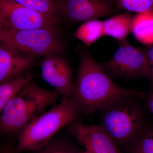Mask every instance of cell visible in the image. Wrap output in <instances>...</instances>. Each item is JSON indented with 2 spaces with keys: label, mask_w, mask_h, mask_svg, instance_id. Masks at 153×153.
<instances>
[{
  "label": "cell",
  "mask_w": 153,
  "mask_h": 153,
  "mask_svg": "<svg viewBox=\"0 0 153 153\" xmlns=\"http://www.w3.org/2000/svg\"><path fill=\"white\" fill-rule=\"evenodd\" d=\"M61 19L72 24L112 13L113 0H55Z\"/></svg>",
  "instance_id": "obj_8"
},
{
  "label": "cell",
  "mask_w": 153,
  "mask_h": 153,
  "mask_svg": "<svg viewBox=\"0 0 153 153\" xmlns=\"http://www.w3.org/2000/svg\"><path fill=\"white\" fill-rule=\"evenodd\" d=\"M5 29L0 24V42H2L6 32Z\"/></svg>",
  "instance_id": "obj_23"
},
{
  "label": "cell",
  "mask_w": 153,
  "mask_h": 153,
  "mask_svg": "<svg viewBox=\"0 0 153 153\" xmlns=\"http://www.w3.org/2000/svg\"><path fill=\"white\" fill-rule=\"evenodd\" d=\"M131 33L141 43L153 44V10L140 13L133 17Z\"/></svg>",
  "instance_id": "obj_12"
},
{
  "label": "cell",
  "mask_w": 153,
  "mask_h": 153,
  "mask_svg": "<svg viewBox=\"0 0 153 153\" xmlns=\"http://www.w3.org/2000/svg\"><path fill=\"white\" fill-rule=\"evenodd\" d=\"M61 20L27 8L12 0H0V24L7 31L55 26Z\"/></svg>",
  "instance_id": "obj_7"
},
{
  "label": "cell",
  "mask_w": 153,
  "mask_h": 153,
  "mask_svg": "<svg viewBox=\"0 0 153 153\" xmlns=\"http://www.w3.org/2000/svg\"><path fill=\"white\" fill-rule=\"evenodd\" d=\"M41 13L61 19L55 0H12ZM62 20V19H61Z\"/></svg>",
  "instance_id": "obj_16"
},
{
  "label": "cell",
  "mask_w": 153,
  "mask_h": 153,
  "mask_svg": "<svg viewBox=\"0 0 153 153\" xmlns=\"http://www.w3.org/2000/svg\"><path fill=\"white\" fill-rule=\"evenodd\" d=\"M147 103L149 108L153 115V91L148 96Z\"/></svg>",
  "instance_id": "obj_22"
},
{
  "label": "cell",
  "mask_w": 153,
  "mask_h": 153,
  "mask_svg": "<svg viewBox=\"0 0 153 153\" xmlns=\"http://www.w3.org/2000/svg\"><path fill=\"white\" fill-rule=\"evenodd\" d=\"M139 95L135 91L117 85L89 53L82 55L70 97L79 113L91 114L118 100Z\"/></svg>",
  "instance_id": "obj_1"
},
{
  "label": "cell",
  "mask_w": 153,
  "mask_h": 153,
  "mask_svg": "<svg viewBox=\"0 0 153 153\" xmlns=\"http://www.w3.org/2000/svg\"><path fill=\"white\" fill-rule=\"evenodd\" d=\"M74 36L88 47L104 36L103 21L92 19L83 22L76 29Z\"/></svg>",
  "instance_id": "obj_14"
},
{
  "label": "cell",
  "mask_w": 153,
  "mask_h": 153,
  "mask_svg": "<svg viewBox=\"0 0 153 153\" xmlns=\"http://www.w3.org/2000/svg\"><path fill=\"white\" fill-rule=\"evenodd\" d=\"M131 97L115 101L104 108L101 126L116 143L124 144L133 139L139 130L142 116Z\"/></svg>",
  "instance_id": "obj_5"
},
{
  "label": "cell",
  "mask_w": 153,
  "mask_h": 153,
  "mask_svg": "<svg viewBox=\"0 0 153 153\" xmlns=\"http://www.w3.org/2000/svg\"><path fill=\"white\" fill-rule=\"evenodd\" d=\"M131 153H153V131H149L142 135Z\"/></svg>",
  "instance_id": "obj_19"
},
{
  "label": "cell",
  "mask_w": 153,
  "mask_h": 153,
  "mask_svg": "<svg viewBox=\"0 0 153 153\" xmlns=\"http://www.w3.org/2000/svg\"><path fill=\"white\" fill-rule=\"evenodd\" d=\"M112 57L101 64L108 75L135 78H149L151 64L146 49L131 45L125 40L119 41Z\"/></svg>",
  "instance_id": "obj_6"
},
{
  "label": "cell",
  "mask_w": 153,
  "mask_h": 153,
  "mask_svg": "<svg viewBox=\"0 0 153 153\" xmlns=\"http://www.w3.org/2000/svg\"><path fill=\"white\" fill-rule=\"evenodd\" d=\"M146 49L148 58L151 64V71L149 79L153 84V44Z\"/></svg>",
  "instance_id": "obj_20"
},
{
  "label": "cell",
  "mask_w": 153,
  "mask_h": 153,
  "mask_svg": "<svg viewBox=\"0 0 153 153\" xmlns=\"http://www.w3.org/2000/svg\"><path fill=\"white\" fill-rule=\"evenodd\" d=\"M38 151V153H77L67 143L59 140H51L47 146Z\"/></svg>",
  "instance_id": "obj_18"
},
{
  "label": "cell",
  "mask_w": 153,
  "mask_h": 153,
  "mask_svg": "<svg viewBox=\"0 0 153 153\" xmlns=\"http://www.w3.org/2000/svg\"><path fill=\"white\" fill-rule=\"evenodd\" d=\"M34 79V78H33ZM30 79L9 102L0 114V135H18L47 108L55 105L60 94Z\"/></svg>",
  "instance_id": "obj_2"
},
{
  "label": "cell",
  "mask_w": 153,
  "mask_h": 153,
  "mask_svg": "<svg viewBox=\"0 0 153 153\" xmlns=\"http://www.w3.org/2000/svg\"><path fill=\"white\" fill-rule=\"evenodd\" d=\"M133 17L127 13L120 14L103 21L104 36H108L119 41L125 40L131 33Z\"/></svg>",
  "instance_id": "obj_13"
},
{
  "label": "cell",
  "mask_w": 153,
  "mask_h": 153,
  "mask_svg": "<svg viewBox=\"0 0 153 153\" xmlns=\"http://www.w3.org/2000/svg\"><path fill=\"white\" fill-rule=\"evenodd\" d=\"M120 8L140 13L153 10V0H113Z\"/></svg>",
  "instance_id": "obj_17"
},
{
  "label": "cell",
  "mask_w": 153,
  "mask_h": 153,
  "mask_svg": "<svg viewBox=\"0 0 153 153\" xmlns=\"http://www.w3.org/2000/svg\"><path fill=\"white\" fill-rule=\"evenodd\" d=\"M68 131L89 153H121L117 145L101 125L77 121L69 125Z\"/></svg>",
  "instance_id": "obj_10"
},
{
  "label": "cell",
  "mask_w": 153,
  "mask_h": 153,
  "mask_svg": "<svg viewBox=\"0 0 153 153\" xmlns=\"http://www.w3.org/2000/svg\"><path fill=\"white\" fill-rule=\"evenodd\" d=\"M57 25L30 30L6 31L2 41L32 57L59 55L64 51V41Z\"/></svg>",
  "instance_id": "obj_4"
},
{
  "label": "cell",
  "mask_w": 153,
  "mask_h": 153,
  "mask_svg": "<svg viewBox=\"0 0 153 153\" xmlns=\"http://www.w3.org/2000/svg\"><path fill=\"white\" fill-rule=\"evenodd\" d=\"M79 112L71 97H64L33 120L19 134L16 153L38 151L44 148L62 128L78 121Z\"/></svg>",
  "instance_id": "obj_3"
},
{
  "label": "cell",
  "mask_w": 153,
  "mask_h": 153,
  "mask_svg": "<svg viewBox=\"0 0 153 153\" xmlns=\"http://www.w3.org/2000/svg\"><path fill=\"white\" fill-rule=\"evenodd\" d=\"M77 153H89L88 152H87V151H85V152H83Z\"/></svg>",
  "instance_id": "obj_24"
},
{
  "label": "cell",
  "mask_w": 153,
  "mask_h": 153,
  "mask_svg": "<svg viewBox=\"0 0 153 153\" xmlns=\"http://www.w3.org/2000/svg\"><path fill=\"white\" fill-rule=\"evenodd\" d=\"M42 78L64 97L72 95L75 82L71 67L66 58L58 55L44 56L41 63Z\"/></svg>",
  "instance_id": "obj_9"
},
{
  "label": "cell",
  "mask_w": 153,
  "mask_h": 153,
  "mask_svg": "<svg viewBox=\"0 0 153 153\" xmlns=\"http://www.w3.org/2000/svg\"><path fill=\"white\" fill-rule=\"evenodd\" d=\"M34 78L33 74H27L0 85V114L9 102L17 94L26 83Z\"/></svg>",
  "instance_id": "obj_15"
},
{
  "label": "cell",
  "mask_w": 153,
  "mask_h": 153,
  "mask_svg": "<svg viewBox=\"0 0 153 153\" xmlns=\"http://www.w3.org/2000/svg\"><path fill=\"white\" fill-rule=\"evenodd\" d=\"M0 153H16L14 147L10 145H0Z\"/></svg>",
  "instance_id": "obj_21"
},
{
  "label": "cell",
  "mask_w": 153,
  "mask_h": 153,
  "mask_svg": "<svg viewBox=\"0 0 153 153\" xmlns=\"http://www.w3.org/2000/svg\"><path fill=\"white\" fill-rule=\"evenodd\" d=\"M33 57L0 42V85L25 76L33 65Z\"/></svg>",
  "instance_id": "obj_11"
}]
</instances>
